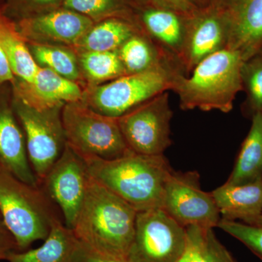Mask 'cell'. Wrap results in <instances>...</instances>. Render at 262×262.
<instances>
[{"instance_id": "obj_1", "label": "cell", "mask_w": 262, "mask_h": 262, "mask_svg": "<svg viewBox=\"0 0 262 262\" xmlns=\"http://www.w3.org/2000/svg\"><path fill=\"white\" fill-rule=\"evenodd\" d=\"M138 211L90 176L82 208L72 230L95 252L127 259Z\"/></svg>"}, {"instance_id": "obj_2", "label": "cell", "mask_w": 262, "mask_h": 262, "mask_svg": "<svg viewBox=\"0 0 262 262\" xmlns=\"http://www.w3.org/2000/svg\"><path fill=\"white\" fill-rule=\"evenodd\" d=\"M90 176L137 211L161 208L165 183L173 168L164 155L128 151L117 159L84 158Z\"/></svg>"}, {"instance_id": "obj_3", "label": "cell", "mask_w": 262, "mask_h": 262, "mask_svg": "<svg viewBox=\"0 0 262 262\" xmlns=\"http://www.w3.org/2000/svg\"><path fill=\"white\" fill-rule=\"evenodd\" d=\"M243 63L237 53L224 48L202 60L187 77L176 73L171 91L178 95L180 108L232 111L236 96L244 91Z\"/></svg>"}, {"instance_id": "obj_4", "label": "cell", "mask_w": 262, "mask_h": 262, "mask_svg": "<svg viewBox=\"0 0 262 262\" xmlns=\"http://www.w3.org/2000/svg\"><path fill=\"white\" fill-rule=\"evenodd\" d=\"M0 215L19 251L45 241L53 225L63 221L59 208L41 186H34L0 170Z\"/></svg>"}, {"instance_id": "obj_5", "label": "cell", "mask_w": 262, "mask_h": 262, "mask_svg": "<svg viewBox=\"0 0 262 262\" xmlns=\"http://www.w3.org/2000/svg\"><path fill=\"white\" fill-rule=\"evenodd\" d=\"M177 72L165 65L127 74L107 83L91 86L83 91L81 102L101 115L118 118L162 93L171 91Z\"/></svg>"}, {"instance_id": "obj_6", "label": "cell", "mask_w": 262, "mask_h": 262, "mask_svg": "<svg viewBox=\"0 0 262 262\" xmlns=\"http://www.w3.org/2000/svg\"><path fill=\"white\" fill-rule=\"evenodd\" d=\"M61 119L67 144L83 158L115 160L130 151L116 117L77 101L63 106Z\"/></svg>"}, {"instance_id": "obj_7", "label": "cell", "mask_w": 262, "mask_h": 262, "mask_svg": "<svg viewBox=\"0 0 262 262\" xmlns=\"http://www.w3.org/2000/svg\"><path fill=\"white\" fill-rule=\"evenodd\" d=\"M15 98L13 110L23 128L29 163L40 185L67 146L61 119L63 106L37 108Z\"/></svg>"}, {"instance_id": "obj_8", "label": "cell", "mask_w": 262, "mask_h": 262, "mask_svg": "<svg viewBox=\"0 0 262 262\" xmlns=\"http://www.w3.org/2000/svg\"><path fill=\"white\" fill-rule=\"evenodd\" d=\"M186 228L162 208L139 211L129 262H177L186 247Z\"/></svg>"}, {"instance_id": "obj_9", "label": "cell", "mask_w": 262, "mask_h": 262, "mask_svg": "<svg viewBox=\"0 0 262 262\" xmlns=\"http://www.w3.org/2000/svg\"><path fill=\"white\" fill-rule=\"evenodd\" d=\"M172 117L168 91H165L118 117V122L131 151L141 155H163L171 145Z\"/></svg>"}, {"instance_id": "obj_10", "label": "cell", "mask_w": 262, "mask_h": 262, "mask_svg": "<svg viewBox=\"0 0 262 262\" xmlns=\"http://www.w3.org/2000/svg\"><path fill=\"white\" fill-rule=\"evenodd\" d=\"M161 208L184 228L195 225L213 229L221 220L211 193L202 190L196 171L173 169L165 183Z\"/></svg>"}, {"instance_id": "obj_11", "label": "cell", "mask_w": 262, "mask_h": 262, "mask_svg": "<svg viewBox=\"0 0 262 262\" xmlns=\"http://www.w3.org/2000/svg\"><path fill=\"white\" fill-rule=\"evenodd\" d=\"M89 179L85 160L67 144L59 159L39 185L58 207L63 223L71 229L80 213Z\"/></svg>"}, {"instance_id": "obj_12", "label": "cell", "mask_w": 262, "mask_h": 262, "mask_svg": "<svg viewBox=\"0 0 262 262\" xmlns=\"http://www.w3.org/2000/svg\"><path fill=\"white\" fill-rule=\"evenodd\" d=\"M19 32L27 42L75 46L95 23L64 8L18 19Z\"/></svg>"}, {"instance_id": "obj_13", "label": "cell", "mask_w": 262, "mask_h": 262, "mask_svg": "<svg viewBox=\"0 0 262 262\" xmlns=\"http://www.w3.org/2000/svg\"><path fill=\"white\" fill-rule=\"evenodd\" d=\"M226 48L246 61L262 52V0H227L222 9Z\"/></svg>"}, {"instance_id": "obj_14", "label": "cell", "mask_w": 262, "mask_h": 262, "mask_svg": "<svg viewBox=\"0 0 262 262\" xmlns=\"http://www.w3.org/2000/svg\"><path fill=\"white\" fill-rule=\"evenodd\" d=\"M194 15V18L186 24L184 44L179 58L187 75L202 60L227 46L222 10Z\"/></svg>"}, {"instance_id": "obj_15", "label": "cell", "mask_w": 262, "mask_h": 262, "mask_svg": "<svg viewBox=\"0 0 262 262\" xmlns=\"http://www.w3.org/2000/svg\"><path fill=\"white\" fill-rule=\"evenodd\" d=\"M15 89V96L37 108L63 106L82 101L83 96L80 84L39 66L32 82L20 80Z\"/></svg>"}, {"instance_id": "obj_16", "label": "cell", "mask_w": 262, "mask_h": 262, "mask_svg": "<svg viewBox=\"0 0 262 262\" xmlns=\"http://www.w3.org/2000/svg\"><path fill=\"white\" fill-rule=\"evenodd\" d=\"M0 168L20 180L39 186L27 155L23 128L13 106L0 102Z\"/></svg>"}, {"instance_id": "obj_17", "label": "cell", "mask_w": 262, "mask_h": 262, "mask_svg": "<svg viewBox=\"0 0 262 262\" xmlns=\"http://www.w3.org/2000/svg\"><path fill=\"white\" fill-rule=\"evenodd\" d=\"M221 220L253 225L262 213V179L242 185L225 184L211 192Z\"/></svg>"}, {"instance_id": "obj_18", "label": "cell", "mask_w": 262, "mask_h": 262, "mask_svg": "<svg viewBox=\"0 0 262 262\" xmlns=\"http://www.w3.org/2000/svg\"><path fill=\"white\" fill-rule=\"evenodd\" d=\"M0 46L8 57L14 75L23 82H32L39 66L25 38L19 32L16 21L7 13L4 0H0Z\"/></svg>"}, {"instance_id": "obj_19", "label": "cell", "mask_w": 262, "mask_h": 262, "mask_svg": "<svg viewBox=\"0 0 262 262\" xmlns=\"http://www.w3.org/2000/svg\"><path fill=\"white\" fill-rule=\"evenodd\" d=\"M79 241L73 231L63 221L53 225L44 244L35 249L13 251L8 255V262H70Z\"/></svg>"}, {"instance_id": "obj_20", "label": "cell", "mask_w": 262, "mask_h": 262, "mask_svg": "<svg viewBox=\"0 0 262 262\" xmlns=\"http://www.w3.org/2000/svg\"><path fill=\"white\" fill-rule=\"evenodd\" d=\"M262 179V113L254 114L252 125L226 184L242 185Z\"/></svg>"}, {"instance_id": "obj_21", "label": "cell", "mask_w": 262, "mask_h": 262, "mask_svg": "<svg viewBox=\"0 0 262 262\" xmlns=\"http://www.w3.org/2000/svg\"><path fill=\"white\" fill-rule=\"evenodd\" d=\"M136 34L125 19L111 18L96 23L74 47L80 52L117 51Z\"/></svg>"}, {"instance_id": "obj_22", "label": "cell", "mask_w": 262, "mask_h": 262, "mask_svg": "<svg viewBox=\"0 0 262 262\" xmlns=\"http://www.w3.org/2000/svg\"><path fill=\"white\" fill-rule=\"evenodd\" d=\"M179 14L163 8H150L143 13L146 30L163 48L179 58L184 44L186 25Z\"/></svg>"}, {"instance_id": "obj_23", "label": "cell", "mask_w": 262, "mask_h": 262, "mask_svg": "<svg viewBox=\"0 0 262 262\" xmlns=\"http://www.w3.org/2000/svg\"><path fill=\"white\" fill-rule=\"evenodd\" d=\"M28 47L38 66L49 69L58 75L80 84L82 72L75 53L56 45L29 42Z\"/></svg>"}, {"instance_id": "obj_24", "label": "cell", "mask_w": 262, "mask_h": 262, "mask_svg": "<svg viewBox=\"0 0 262 262\" xmlns=\"http://www.w3.org/2000/svg\"><path fill=\"white\" fill-rule=\"evenodd\" d=\"M78 59L82 74L92 83L111 81L127 75L117 51L82 52Z\"/></svg>"}, {"instance_id": "obj_25", "label": "cell", "mask_w": 262, "mask_h": 262, "mask_svg": "<svg viewBox=\"0 0 262 262\" xmlns=\"http://www.w3.org/2000/svg\"><path fill=\"white\" fill-rule=\"evenodd\" d=\"M119 56L127 74L139 73L155 67L168 65L145 38L135 34L119 48Z\"/></svg>"}, {"instance_id": "obj_26", "label": "cell", "mask_w": 262, "mask_h": 262, "mask_svg": "<svg viewBox=\"0 0 262 262\" xmlns=\"http://www.w3.org/2000/svg\"><path fill=\"white\" fill-rule=\"evenodd\" d=\"M186 232L192 250L193 262H236L217 239L213 228L189 226Z\"/></svg>"}, {"instance_id": "obj_27", "label": "cell", "mask_w": 262, "mask_h": 262, "mask_svg": "<svg viewBox=\"0 0 262 262\" xmlns=\"http://www.w3.org/2000/svg\"><path fill=\"white\" fill-rule=\"evenodd\" d=\"M61 8L80 13L95 24L105 19L122 18L126 12L124 0H63Z\"/></svg>"}, {"instance_id": "obj_28", "label": "cell", "mask_w": 262, "mask_h": 262, "mask_svg": "<svg viewBox=\"0 0 262 262\" xmlns=\"http://www.w3.org/2000/svg\"><path fill=\"white\" fill-rule=\"evenodd\" d=\"M241 77L252 116L256 113H262V52L244 61Z\"/></svg>"}, {"instance_id": "obj_29", "label": "cell", "mask_w": 262, "mask_h": 262, "mask_svg": "<svg viewBox=\"0 0 262 262\" xmlns=\"http://www.w3.org/2000/svg\"><path fill=\"white\" fill-rule=\"evenodd\" d=\"M219 228L238 239L262 259V227L237 221L221 220Z\"/></svg>"}, {"instance_id": "obj_30", "label": "cell", "mask_w": 262, "mask_h": 262, "mask_svg": "<svg viewBox=\"0 0 262 262\" xmlns=\"http://www.w3.org/2000/svg\"><path fill=\"white\" fill-rule=\"evenodd\" d=\"M63 0H8L6 5L8 14L18 19L32 16L61 8Z\"/></svg>"}, {"instance_id": "obj_31", "label": "cell", "mask_w": 262, "mask_h": 262, "mask_svg": "<svg viewBox=\"0 0 262 262\" xmlns=\"http://www.w3.org/2000/svg\"><path fill=\"white\" fill-rule=\"evenodd\" d=\"M70 262H129L127 259L110 257L100 254L86 247L83 244H79L72 255Z\"/></svg>"}, {"instance_id": "obj_32", "label": "cell", "mask_w": 262, "mask_h": 262, "mask_svg": "<svg viewBox=\"0 0 262 262\" xmlns=\"http://www.w3.org/2000/svg\"><path fill=\"white\" fill-rule=\"evenodd\" d=\"M156 5L157 8L171 10L178 14L194 15L196 6L193 0H147Z\"/></svg>"}, {"instance_id": "obj_33", "label": "cell", "mask_w": 262, "mask_h": 262, "mask_svg": "<svg viewBox=\"0 0 262 262\" xmlns=\"http://www.w3.org/2000/svg\"><path fill=\"white\" fill-rule=\"evenodd\" d=\"M18 251L14 237L0 220V261H6L10 253Z\"/></svg>"}, {"instance_id": "obj_34", "label": "cell", "mask_w": 262, "mask_h": 262, "mask_svg": "<svg viewBox=\"0 0 262 262\" xmlns=\"http://www.w3.org/2000/svg\"><path fill=\"white\" fill-rule=\"evenodd\" d=\"M14 81L15 75L12 71L8 57L0 46V83L6 82H14Z\"/></svg>"}, {"instance_id": "obj_35", "label": "cell", "mask_w": 262, "mask_h": 262, "mask_svg": "<svg viewBox=\"0 0 262 262\" xmlns=\"http://www.w3.org/2000/svg\"><path fill=\"white\" fill-rule=\"evenodd\" d=\"M177 262H193L192 250L190 244L188 242L187 239L185 249H184L182 256H180Z\"/></svg>"}, {"instance_id": "obj_36", "label": "cell", "mask_w": 262, "mask_h": 262, "mask_svg": "<svg viewBox=\"0 0 262 262\" xmlns=\"http://www.w3.org/2000/svg\"><path fill=\"white\" fill-rule=\"evenodd\" d=\"M251 225L258 226V227H262V213L261 215H260V216L258 217L257 220L255 221L254 223H253V225Z\"/></svg>"}, {"instance_id": "obj_37", "label": "cell", "mask_w": 262, "mask_h": 262, "mask_svg": "<svg viewBox=\"0 0 262 262\" xmlns=\"http://www.w3.org/2000/svg\"><path fill=\"white\" fill-rule=\"evenodd\" d=\"M0 170H1V168H0ZM0 220H2L1 215H0Z\"/></svg>"}, {"instance_id": "obj_38", "label": "cell", "mask_w": 262, "mask_h": 262, "mask_svg": "<svg viewBox=\"0 0 262 262\" xmlns=\"http://www.w3.org/2000/svg\"><path fill=\"white\" fill-rule=\"evenodd\" d=\"M227 0H226V2H227Z\"/></svg>"}]
</instances>
